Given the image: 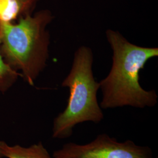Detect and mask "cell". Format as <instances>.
Segmentation results:
<instances>
[{
    "label": "cell",
    "mask_w": 158,
    "mask_h": 158,
    "mask_svg": "<svg viewBox=\"0 0 158 158\" xmlns=\"http://www.w3.org/2000/svg\"><path fill=\"white\" fill-rule=\"evenodd\" d=\"M106 36L113 50V65L107 76L100 82L101 108L155 106L158 95L153 90H145L142 87L139 71L149 59L158 56V48L132 44L119 32L111 29L106 31Z\"/></svg>",
    "instance_id": "obj_1"
},
{
    "label": "cell",
    "mask_w": 158,
    "mask_h": 158,
    "mask_svg": "<svg viewBox=\"0 0 158 158\" xmlns=\"http://www.w3.org/2000/svg\"><path fill=\"white\" fill-rule=\"evenodd\" d=\"M53 18L51 11L44 10L20 17L17 23L0 22L1 55L31 85L46 65L50 44L46 28Z\"/></svg>",
    "instance_id": "obj_2"
},
{
    "label": "cell",
    "mask_w": 158,
    "mask_h": 158,
    "mask_svg": "<svg viewBox=\"0 0 158 158\" xmlns=\"http://www.w3.org/2000/svg\"><path fill=\"white\" fill-rule=\"evenodd\" d=\"M93 63L90 48L82 46L76 51L70 72L62 83L69 89L68 104L53 120L52 138H67L72 135L77 125L85 122L98 124L104 118L97 97L100 83L94 77Z\"/></svg>",
    "instance_id": "obj_3"
},
{
    "label": "cell",
    "mask_w": 158,
    "mask_h": 158,
    "mask_svg": "<svg viewBox=\"0 0 158 158\" xmlns=\"http://www.w3.org/2000/svg\"><path fill=\"white\" fill-rule=\"evenodd\" d=\"M54 158H153L152 149L131 140L119 142L107 134H101L91 141L79 144L69 142L55 151Z\"/></svg>",
    "instance_id": "obj_4"
},
{
    "label": "cell",
    "mask_w": 158,
    "mask_h": 158,
    "mask_svg": "<svg viewBox=\"0 0 158 158\" xmlns=\"http://www.w3.org/2000/svg\"><path fill=\"white\" fill-rule=\"evenodd\" d=\"M54 158L42 142L23 147L16 145H9L6 142L0 141V158Z\"/></svg>",
    "instance_id": "obj_5"
},
{
    "label": "cell",
    "mask_w": 158,
    "mask_h": 158,
    "mask_svg": "<svg viewBox=\"0 0 158 158\" xmlns=\"http://www.w3.org/2000/svg\"><path fill=\"white\" fill-rule=\"evenodd\" d=\"M19 76L22 77L21 74L18 73L5 62L0 52V92L4 93L8 90Z\"/></svg>",
    "instance_id": "obj_6"
},
{
    "label": "cell",
    "mask_w": 158,
    "mask_h": 158,
    "mask_svg": "<svg viewBox=\"0 0 158 158\" xmlns=\"http://www.w3.org/2000/svg\"><path fill=\"white\" fill-rule=\"evenodd\" d=\"M23 17L22 8L17 0H0V22L12 23Z\"/></svg>",
    "instance_id": "obj_7"
},
{
    "label": "cell",
    "mask_w": 158,
    "mask_h": 158,
    "mask_svg": "<svg viewBox=\"0 0 158 158\" xmlns=\"http://www.w3.org/2000/svg\"><path fill=\"white\" fill-rule=\"evenodd\" d=\"M21 5L23 17L31 15L40 0H17Z\"/></svg>",
    "instance_id": "obj_8"
},
{
    "label": "cell",
    "mask_w": 158,
    "mask_h": 158,
    "mask_svg": "<svg viewBox=\"0 0 158 158\" xmlns=\"http://www.w3.org/2000/svg\"></svg>",
    "instance_id": "obj_9"
}]
</instances>
